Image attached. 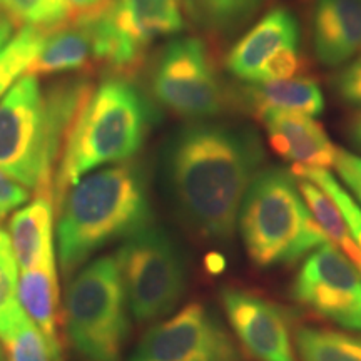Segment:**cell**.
Returning a JSON list of instances; mask_svg holds the SVG:
<instances>
[{
  "mask_svg": "<svg viewBox=\"0 0 361 361\" xmlns=\"http://www.w3.org/2000/svg\"><path fill=\"white\" fill-rule=\"evenodd\" d=\"M97 69L102 71V52L97 17H92L67 22L49 32L27 74L37 79L61 74H80L89 78Z\"/></svg>",
  "mask_w": 361,
  "mask_h": 361,
  "instance_id": "14",
  "label": "cell"
},
{
  "mask_svg": "<svg viewBox=\"0 0 361 361\" xmlns=\"http://www.w3.org/2000/svg\"><path fill=\"white\" fill-rule=\"evenodd\" d=\"M25 311L19 300V264L13 255L11 236L0 228V340L16 329Z\"/></svg>",
  "mask_w": 361,
  "mask_h": 361,
  "instance_id": "23",
  "label": "cell"
},
{
  "mask_svg": "<svg viewBox=\"0 0 361 361\" xmlns=\"http://www.w3.org/2000/svg\"><path fill=\"white\" fill-rule=\"evenodd\" d=\"M128 361H243V356L213 311L189 303L149 329Z\"/></svg>",
  "mask_w": 361,
  "mask_h": 361,
  "instance_id": "11",
  "label": "cell"
},
{
  "mask_svg": "<svg viewBox=\"0 0 361 361\" xmlns=\"http://www.w3.org/2000/svg\"><path fill=\"white\" fill-rule=\"evenodd\" d=\"M57 213L59 264L71 276L104 246L151 226L146 174L134 162L85 174L66 192Z\"/></svg>",
  "mask_w": 361,
  "mask_h": 361,
  "instance_id": "3",
  "label": "cell"
},
{
  "mask_svg": "<svg viewBox=\"0 0 361 361\" xmlns=\"http://www.w3.org/2000/svg\"><path fill=\"white\" fill-rule=\"evenodd\" d=\"M264 0H183L189 22L214 37L234 34L263 7Z\"/></svg>",
  "mask_w": 361,
  "mask_h": 361,
  "instance_id": "20",
  "label": "cell"
},
{
  "mask_svg": "<svg viewBox=\"0 0 361 361\" xmlns=\"http://www.w3.org/2000/svg\"><path fill=\"white\" fill-rule=\"evenodd\" d=\"M269 146L283 159L311 169L335 168L338 149L311 116L273 112L261 117Z\"/></svg>",
  "mask_w": 361,
  "mask_h": 361,
  "instance_id": "16",
  "label": "cell"
},
{
  "mask_svg": "<svg viewBox=\"0 0 361 361\" xmlns=\"http://www.w3.org/2000/svg\"><path fill=\"white\" fill-rule=\"evenodd\" d=\"M0 361H6V355H4L2 348H0Z\"/></svg>",
  "mask_w": 361,
  "mask_h": 361,
  "instance_id": "33",
  "label": "cell"
},
{
  "mask_svg": "<svg viewBox=\"0 0 361 361\" xmlns=\"http://www.w3.org/2000/svg\"><path fill=\"white\" fill-rule=\"evenodd\" d=\"M348 137L351 144L361 151V111L356 112V114L351 117L348 126Z\"/></svg>",
  "mask_w": 361,
  "mask_h": 361,
  "instance_id": "31",
  "label": "cell"
},
{
  "mask_svg": "<svg viewBox=\"0 0 361 361\" xmlns=\"http://www.w3.org/2000/svg\"><path fill=\"white\" fill-rule=\"evenodd\" d=\"M114 258L135 322H156L173 313L188 276L183 252L168 233L149 226L126 239Z\"/></svg>",
  "mask_w": 361,
  "mask_h": 361,
  "instance_id": "7",
  "label": "cell"
},
{
  "mask_svg": "<svg viewBox=\"0 0 361 361\" xmlns=\"http://www.w3.org/2000/svg\"><path fill=\"white\" fill-rule=\"evenodd\" d=\"M231 97L258 119L273 112L319 116L324 111L322 87L306 75L245 84Z\"/></svg>",
  "mask_w": 361,
  "mask_h": 361,
  "instance_id": "17",
  "label": "cell"
},
{
  "mask_svg": "<svg viewBox=\"0 0 361 361\" xmlns=\"http://www.w3.org/2000/svg\"><path fill=\"white\" fill-rule=\"evenodd\" d=\"M335 90L343 102L361 109V54L338 72Z\"/></svg>",
  "mask_w": 361,
  "mask_h": 361,
  "instance_id": "27",
  "label": "cell"
},
{
  "mask_svg": "<svg viewBox=\"0 0 361 361\" xmlns=\"http://www.w3.org/2000/svg\"><path fill=\"white\" fill-rule=\"evenodd\" d=\"M314 57L324 67L348 64L361 54V0H316L311 19Z\"/></svg>",
  "mask_w": 361,
  "mask_h": 361,
  "instance_id": "15",
  "label": "cell"
},
{
  "mask_svg": "<svg viewBox=\"0 0 361 361\" xmlns=\"http://www.w3.org/2000/svg\"><path fill=\"white\" fill-rule=\"evenodd\" d=\"M4 218H6V213H2V211H0V221H2Z\"/></svg>",
  "mask_w": 361,
  "mask_h": 361,
  "instance_id": "34",
  "label": "cell"
},
{
  "mask_svg": "<svg viewBox=\"0 0 361 361\" xmlns=\"http://www.w3.org/2000/svg\"><path fill=\"white\" fill-rule=\"evenodd\" d=\"M151 104L130 79H104L72 126L54 176V206L94 169L121 164L141 151L151 129Z\"/></svg>",
  "mask_w": 361,
  "mask_h": 361,
  "instance_id": "4",
  "label": "cell"
},
{
  "mask_svg": "<svg viewBox=\"0 0 361 361\" xmlns=\"http://www.w3.org/2000/svg\"><path fill=\"white\" fill-rule=\"evenodd\" d=\"M291 296L319 318L361 331V273L331 243L303 261L293 279Z\"/></svg>",
  "mask_w": 361,
  "mask_h": 361,
  "instance_id": "10",
  "label": "cell"
},
{
  "mask_svg": "<svg viewBox=\"0 0 361 361\" xmlns=\"http://www.w3.org/2000/svg\"><path fill=\"white\" fill-rule=\"evenodd\" d=\"M99 22L106 54L104 72L133 79L157 39L184 29L183 0H111Z\"/></svg>",
  "mask_w": 361,
  "mask_h": 361,
  "instance_id": "9",
  "label": "cell"
},
{
  "mask_svg": "<svg viewBox=\"0 0 361 361\" xmlns=\"http://www.w3.org/2000/svg\"><path fill=\"white\" fill-rule=\"evenodd\" d=\"M94 92L89 78H72L44 92L24 74L0 101V169L35 196L54 202V176L72 126Z\"/></svg>",
  "mask_w": 361,
  "mask_h": 361,
  "instance_id": "2",
  "label": "cell"
},
{
  "mask_svg": "<svg viewBox=\"0 0 361 361\" xmlns=\"http://www.w3.org/2000/svg\"><path fill=\"white\" fill-rule=\"evenodd\" d=\"M2 341L7 361H54L47 341L27 314Z\"/></svg>",
  "mask_w": 361,
  "mask_h": 361,
  "instance_id": "26",
  "label": "cell"
},
{
  "mask_svg": "<svg viewBox=\"0 0 361 361\" xmlns=\"http://www.w3.org/2000/svg\"><path fill=\"white\" fill-rule=\"evenodd\" d=\"M47 32L22 27L8 42L0 49V101L12 89V85L25 74L35 56L42 49Z\"/></svg>",
  "mask_w": 361,
  "mask_h": 361,
  "instance_id": "22",
  "label": "cell"
},
{
  "mask_svg": "<svg viewBox=\"0 0 361 361\" xmlns=\"http://www.w3.org/2000/svg\"><path fill=\"white\" fill-rule=\"evenodd\" d=\"M301 30L286 7L266 12L228 51L224 66L245 84L295 78L301 67Z\"/></svg>",
  "mask_w": 361,
  "mask_h": 361,
  "instance_id": "12",
  "label": "cell"
},
{
  "mask_svg": "<svg viewBox=\"0 0 361 361\" xmlns=\"http://www.w3.org/2000/svg\"><path fill=\"white\" fill-rule=\"evenodd\" d=\"M335 168L353 200L361 204V156H356L346 149H338Z\"/></svg>",
  "mask_w": 361,
  "mask_h": 361,
  "instance_id": "28",
  "label": "cell"
},
{
  "mask_svg": "<svg viewBox=\"0 0 361 361\" xmlns=\"http://www.w3.org/2000/svg\"><path fill=\"white\" fill-rule=\"evenodd\" d=\"M229 326L255 361H296L290 316L281 306L241 288L221 290Z\"/></svg>",
  "mask_w": 361,
  "mask_h": 361,
  "instance_id": "13",
  "label": "cell"
},
{
  "mask_svg": "<svg viewBox=\"0 0 361 361\" xmlns=\"http://www.w3.org/2000/svg\"><path fill=\"white\" fill-rule=\"evenodd\" d=\"M0 17L13 27H34L47 34L67 24L64 0H0Z\"/></svg>",
  "mask_w": 361,
  "mask_h": 361,
  "instance_id": "24",
  "label": "cell"
},
{
  "mask_svg": "<svg viewBox=\"0 0 361 361\" xmlns=\"http://www.w3.org/2000/svg\"><path fill=\"white\" fill-rule=\"evenodd\" d=\"M295 341L301 361H361V335L306 326Z\"/></svg>",
  "mask_w": 361,
  "mask_h": 361,
  "instance_id": "21",
  "label": "cell"
},
{
  "mask_svg": "<svg viewBox=\"0 0 361 361\" xmlns=\"http://www.w3.org/2000/svg\"><path fill=\"white\" fill-rule=\"evenodd\" d=\"M264 157L247 126L191 121L176 130L164 149V180L179 218L207 241H231Z\"/></svg>",
  "mask_w": 361,
  "mask_h": 361,
  "instance_id": "1",
  "label": "cell"
},
{
  "mask_svg": "<svg viewBox=\"0 0 361 361\" xmlns=\"http://www.w3.org/2000/svg\"><path fill=\"white\" fill-rule=\"evenodd\" d=\"M54 202L35 196L11 219V243L20 271L56 261L52 238Z\"/></svg>",
  "mask_w": 361,
  "mask_h": 361,
  "instance_id": "18",
  "label": "cell"
},
{
  "mask_svg": "<svg viewBox=\"0 0 361 361\" xmlns=\"http://www.w3.org/2000/svg\"><path fill=\"white\" fill-rule=\"evenodd\" d=\"M149 89L161 107L189 121H207L233 101L206 42L192 35L161 49L149 72Z\"/></svg>",
  "mask_w": 361,
  "mask_h": 361,
  "instance_id": "8",
  "label": "cell"
},
{
  "mask_svg": "<svg viewBox=\"0 0 361 361\" xmlns=\"http://www.w3.org/2000/svg\"><path fill=\"white\" fill-rule=\"evenodd\" d=\"M247 258L259 269L306 258L328 238L306 204L291 169L263 168L251 183L238 214Z\"/></svg>",
  "mask_w": 361,
  "mask_h": 361,
  "instance_id": "5",
  "label": "cell"
},
{
  "mask_svg": "<svg viewBox=\"0 0 361 361\" xmlns=\"http://www.w3.org/2000/svg\"><path fill=\"white\" fill-rule=\"evenodd\" d=\"M111 0H64L67 22L85 20L101 16L109 6Z\"/></svg>",
  "mask_w": 361,
  "mask_h": 361,
  "instance_id": "30",
  "label": "cell"
},
{
  "mask_svg": "<svg viewBox=\"0 0 361 361\" xmlns=\"http://www.w3.org/2000/svg\"><path fill=\"white\" fill-rule=\"evenodd\" d=\"M13 37V24L6 17H0V49Z\"/></svg>",
  "mask_w": 361,
  "mask_h": 361,
  "instance_id": "32",
  "label": "cell"
},
{
  "mask_svg": "<svg viewBox=\"0 0 361 361\" xmlns=\"http://www.w3.org/2000/svg\"><path fill=\"white\" fill-rule=\"evenodd\" d=\"M67 340L84 361H119L129 338V306L114 256H101L66 293Z\"/></svg>",
  "mask_w": 361,
  "mask_h": 361,
  "instance_id": "6",
  "label": "cell"
},
{
  "mask_svg": "<svg viewBox=\"0 0 361 361\" xmlns=\"http://www.w3.org/2000/svg\"><path fill=\"white\" fill-rule=\"evenodd\" d=\"M57 274L56 261L20 271L19 300L25 314L47 341L54 361H62L57 333Z\"/></svg>",
  "mask_w": 361,
  "mask_h": 361,
  "instance_id": "19",
  "label": "cell"
},
{
  "mask_svg": "<svg viewBox=\"0 0 361 361\" xmlns=\"http://www.w3.org/2000/svg\"><path fill=\"white\" fill-rule=\"evenodd\" d=\"M291 171L298 178L308 179L313 184H316V186L322 188L336 202L343 216H345L346 223L350 226V231L353 234L355 241L361 247V207L356 204L353 196L343 189L340 180L333 178L328 169H311L303 168V166H293Z\"/></svg>",
  "mask_w": 361,
  "mask_h": 361,
  "instance_id": "25",
  "label": "cell"
},
{
  "mask_svg": "<svg viewBox=\"0 0 361 361\" xmlns=\"http://www.w3.org/2000/svg\"><path fill=\"white\" fill-rule=\"evenodd\" d=\"M29 196L30 194L27 188L0 169V211L2 213L7 214L8 211L25 204L29 201Z\"/></svg>",
  "mask_w": 361,
  "mask_h": 361,
  "instance_id": "29",
  "label": "cell"
}]
</instances>
